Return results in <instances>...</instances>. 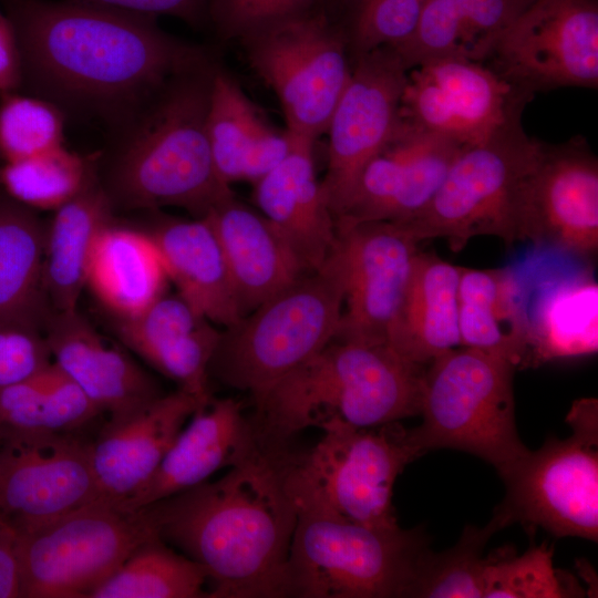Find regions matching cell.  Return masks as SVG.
<instances>
[{
  "label": "cell",
  "mask_w": 598,
  "mask_h": 598,
  "mask_svg": "<svg viewBox=\"0 0 598 598\" xmlns=\"http://www.w3.org/2000/svg\"><path fill=\"white\" fill-rule=\"evenodd\" d=\"M461 267L417 251L386 342L401 357L426 365L461 347L457 287Z\"/></svg>",
  "instance_id": "83f0119b"
},
{
  "label": "cell",
  "mask_w": 598,
  "mask_h": 598,
  "mask_svg": "<svg viewBox=\"0 0 598 598\" xmlns=\"http://www.w3.org/2000/svg\"><path fill=\"white\" fill-rule=\"evenodd\" d=\"M0 430V522L17 535L102 497L76 432Z\"/></svg>",
  "instance_id": "5bb4252c"
},
{
  "label": "cell",
  "mask_w": 598,
  "mask_h": 598,
  "mask_svg": "<svg viewBox=\"0 0 598 598\" xmlns=\"http://www.w3.org/2000/svg\"><path fill=\"white\" fill-rule=\"evenodd\" d=\"M532 99L485 63L437 58L409 69L399 118L470 146L523 113Z\"/></svg>",
  "instance_id": "9a60e30c"
},
{
  "label": "cell",
  "mask_w": 598,
  "mask_h": 598,
  "mask_svg": "<svg viewBox=\"0 0 598 598\" xmlns=\"http://www.w3.org/2000/svg\"><path fill=\"white\" fill-rule=\"evenodd\" d=\"M336 228L346 262V296L334 338L386 342L419 243L394 221Z\"/></svg>",
  "instance_id": "d6986e66"
},
{
  "label": "cell",
  "mask_w": 598,
  "mask_h": 598,
  "mask_svg": "<svg viewBox=\"0 0 598 598\" xmlns=\"http://www.w3.org/2000/svg\"><path fill=\"white\" fill-rule=\"evenodd\" d=\"M324 6V0H209V28L219 41L239 40L270 23Z\"/></svg>",
  "instance_id": "60d3db41"
},
{
  "label": "cell",
  "mask_w": 598,
  "mask_h": 598,
  "mask_svg": "<svg viewBox=\"0 0 598 598\" xmlns=\"http://www.w3.org/2000/svg\"><path fill=\"white\" fill-rule=\"evenodd\" d=\"M198 408L202 405L192 394L178 389L109 416L91 442L101 496L123 503L140 491Z\"/></svg>",
  "instance_id": "ffe728a7"
},
{
  "label": "cell",
  "mask_w": 598,
  "mask_h": 598,
  "mask_svg": "<svg viewBox=\"0 0 598 598\" xmlns=\"http://www.w3.org/2000/svg\"><path fill=\"white\" fill-rule=\"evenodd\" d=\"M207 571L155 536L140 545L87 598L207 597Z\"/></svg>",
  "instance_id": "d590c367"
},
{
  "label": "cell",
  "mask_w": 598,
  "mask_h": 598,
  "mask_svg": "<svg viewBox=\"0 0 598 598\" xmlns=\"http://www.w3.org/2000/svg\"><path fill=\"white\" fill-rule=\"evenodd\" d=\"M220 64L213 49L109 133L97 175L115 212L178 207L203 218L234 196L217 174L207 135L212 85Z\"/></svg>",
  "instance_id": "3957f363"
},
{
  "label": "cell",
  "mask_w": 598,
  "mask_h": 598,
  "mask_svg": "<svg viewBox=\"0 0 598 598\" xmlns=\"http://www.w3.org/2000/svg\"><path fill=\"white\" fill-rule=\"evenodd\" d=\"M553 565V547L530 546L517 556L509 548L488 555L484 570L485 598H560L575 596Z\"/></svg>",
  "instance_id": "ab89813d"
},
{
  "label": "cell",
  "mask_w": 598,
  "mask_h": 598,
  "mask_svg": "<svg viewBox=\"0 0 598 598\" xmlns=\"http://www.w3.org/2000/svg\"><path fill=\"white\" fill-rule=\"evenodd\" d=\"M522 236L578 256L598 248V158L586 138L540 142L522 198Z\"/></svg>",
  "instance_id": "e0dca14e"
},
{
  "label": "cell",
  "mask_w": 598,
  "mask_h": 598,
  "mask_svg": "<svg viewBox=\"0 0 598 598\" xmlns=\"http://www.w3.org/2000/svg\"><path fill=\"white\" fill-rule=\"evenodd\" d=\"M20 597L17 534L0 522V598Z\"/></svg>",
  "instance_id": "f6af8a7d"
},
{
  "label": "cell",
  "mask_w": 598,
  "mask_h": 598,
  "mask_svg": "<svg viewBox=\"0 0 598 598\" xmlns=\"http://www.w3.org/2000/svg\"><path fill=\"white\" fill-rule=\"evenodd\" d=\"M463 147L399 118L388 141L363 167L336 225L414 218L431 202Z\"/></svg>",
  "instance_id": "ac0fdd59"
},
{
  "label": "cell",
  "mask_w": 598,
  "mask_h": 598,
  "mask_svg": "<svg viewBox=\"0 0 598 598\" xmlns=\"http://www.w3.org/2000/svg\"><path fill=\"white\" fill-rule=\"evenodd\" d=\"M239 42L250 68L277 95L287 132L315 143L328 131L352 72L342 25L320 7L262 27Z\"/></svg>",
  "instance_id": "8fae6325"
},
{
  "label": "cell",
  "mask_w": 598,
  "mask_h": 598,
  "mask_svg": "<svg viewBox=\"0 0 598 598\" xmlns=\"http://www.w3.org/2000/svg\"><path fill=\"white\" fill-rule=\"evenodd\" d=\"M101 414L54 362L22 382L0 389L3 430L78 432Z\"/></svg>",
  "instance_id": "e575fe53"
},
{
  "label": "cell",
  "mask_w": 598,
  "mask_h": 598,
  "mask_svg": "<svg viewBox=\"0 0 598 598\" xmlns=\"http://www.w3.org/2000/svg\"><path fill=\"white\" fill-rule=\"evenodd\" d=\"M24 94L109 133L174 74L213 48L164 31L157 18L78 0H6Z\"/></svg>",
  "instance_id": "6da1fadb"
},
{
  "label": "cell",
  "mask_w": 598,
  "mask_h": 598,
  "mask_svg": "<svg viewBox=\"0 0 598 598\" xmlns=\"http://www.w3.org/2000/svg\"><path fill=\"white\" fill-rule=\"evenodd\" d=\"M533 96L558 87L598 86V0H534L485 63Z\"/></svg>",
  "instance_id": "4fadbf2b"
},
{
  "label": "cell",
  "mask_w": 598,
  "mask_h": 598,
  "mask_svg": "<svg viewBox=\"0 0 598 598\" xmlns=\"http://www.w3.org/2000/svg\"><path fill=\"white\" fill-rule=\"evenodd\" d=\"M158 536L145 507L100 497L17 535L21 598H87L144 542Z\"/></svg>",
  "instance_id": "30bf717a"
},
{
  "label": "cell",
  "mask_w": 598,
  "mask_h": 598,
  "mask_svg": "<svg viewBox=\"0 0 598 598\" xmlns=\"http://www.w3.org/2000/svg\"><path fill=\"white\" fill-rule=\"evenodd\" d=\"M52 360L107 416L163 395L154 378L123 349L109 343L78 311H52L44 326Z\"/></svg>",
  "instance_id": "7402d4cb"
},
{
  "label": "cell",
  "mask_w": 598,
  "mask_h": 598,
  "mask_svg": "<svg viewBox=\"0 0 598 598\" xmlns=\"http://www.w3.org/2000/svg\"><path fill=\"white\" fill-rule=\"evenodd\" d=\"M0 442H1V430H0Z\"/></svg>",
  "instance_id": "7dc6e473"
},
{
  "label": "cell",
  "mask_w": 598,
  "mask_h": 598,
  "mask_svg": "<svg viewBox=\"0 0 598 598\" xmlns=\"http://www.w3.org/2000/svg\"><path fill=\"white\" fill-rule=\"evenodd\" d=\"M100 7L113 8L136 14L158 18H177L200 30L209 27V0H78Z\"/></svg>",
  "instance_id": "7bdbcfd3"
},
{
  "label": "cell",
  "mask_w": 598,
  "mask_h": 598,
  "mask_svg": "<svg viewBox=\"0 0 598 598\" xmlns=\"http://www.w3.org/2000/svg\"><path fill=\"white\" fill-rule=\"evenodd\" d=\"M45 231L37 210L0 195V323L45 326L53 311L42 285Z\"/></svg>",
  "instance_id": "d6a6232c"
},
{
  "label": "cell",
  "mask_w": 598,
  "mask_h": 598,
  "mask_svg": "<svg viewBox=\"0 0 598 598\" xmlns=\"http://www.w3.org/2000/svg\"><path fill=\"white\" fill-rule=\"evenodd\" d=\"M287 447L261 448L219 480L145 506L158 537L199 564L210 598H286L298 506Z\"/></svg>",
  "instance_id": "7a4b0ae2"
},
{
  "label": "cell",
  "mask_w": 598,
  "mask_h": 598,
  "mask_svg": "<svg viewBox=\"0 0 598 598\" xmlns=\"http://www.w3.org/2000/svg\"><path fill=\"white\" fill-rule=\"evenodd\" d=\"M168 276L153 240L142 229L107 225L97 236L86 286L113 318L144 311L166 292Z\"/></svg>",
  "instance_id": "f546056e"
},
{
  "label": "cell",
  "mask_w": 598,
  "mask_h": 598,
  "mask_svg": "<svg viewBox=\"0 0 598 598\" xmlns=\"http://www.w3.org/2000/svg\"><path fill=\"white\" fill-rule=\"evenodd\" d=\"M64 114L21 92L0 94V158L28 159L64 145Z\"/></svg>",
  "instance_id": "f35d334b"
},
{
  "label": "cell",
  "mask_w": 598,
  "mask_h": 598,
  "mask_svg": "<svg viewBox=\"0 0 598 598\" xmlns=\"http://www.w3.org/2000/svg\"><path fill=\"white\" fill-rule=\"evenodd\" d=\"M293 138L289 154L254 184V199L303 270L310 272L327 261L338 236L334 217L316 177L313 142Z\"/></svg>",
  "instance_id": "cb8c5ba5"
},
{
  "label": "cell",
  "mask_w": 598,
  "mask_h": 598,
  "mask_svg": "<svg viewBox=\"0 0 598 598\" xmlns=\"http://www.w3.org/2000/svg\"><path fill=\"white\" fill-rule=\"evenodd\" d=\"M207 135L215 168L230 186L255 184L292 150L295 138L279 132L220 64L215 73L207 114Z\"/></svg>",
  "instance_id": "484cf974"
},
{
  "label": "cell",
  "mask_w": 598,
  "mask_h": 598,
  "mask_svg": "<svg viewBox=\"0 0 598 598\" xmlns=\"http://www.w3.org/2000/svg\"><path fill=\"white\" fill-rule=\"evenodd\" d=\"M344 296L346 262L338 241L319 269L220 332L209 377L257 400L334 338Z\"/></svg>",
  "instance_id": "5b68a950"
},
{
  "label": "cell",
  "mask_w": 598,
  "mask_h": 598,
  "mask_svg": "<svg viewBox=\"0 0 598 598\" xmlns=\"http://www.w3.org/2000/svg\"><path fill=\"white\" fill-rule=\"evenodd\" d=\"M205 217L223 248L243 317L306 274L266 217L235 196Z\"/></svg>",
  "instance_id": "4316f807"
},
{
  "label": "cell",
  "mask_w": 598,
  "mask_h": 598,
  "mask_svg": "<svg viewBox=\"0 0 598 598\" xmlns=\"http://www.w3.org/2000/svg\"><path fill=\"white\" fill-rule=\"evenodd\" d=\"M515 368L503 355L467 347L427 363L422 422L410 429L420 452L463 451L493 465L503 478L529 451L516 429Z\"/></svg>",
  "instance_id": "8992f818"
},
{
  "label": "cell",
  "mask_w": 598,
  "mask_h": 598,
  "mask_svg": "<svg viewBox=\"0 0 598 598\" xmlns=\"http://www.w3.org/2000/svg\"><path fill=\"white\" fill-rule=\"evenodd\" d=\"M417 528H375L299 511L286 598H406L426 553Z\"/></svg>",
  "instance_id": "52a82bcc"
},
{
  "label": "cell",
  "mask_w": 598,
  "mask_h": 598,
  "mask_svg": "<svg viewBox=\"0 0 598 598\" xmlns=\"http://www.w3.org/2000/svg\"><path fill=\"white\" fill-rule=\"evenodd\" d=\"M20 86L21 64L16 32L0 8V94L19 92Z\"/></svg>",
  "instance_id": "ee69618b"
},
{
  "label": "cell",
  "mask_w": 598,
  "mask_h": 598,
  "mask_svg": "<svg viewBox=\"0 0 598 598\" xmlns=\"http://www.w3.org/2000/svg\"><path fill=\"white\" fill-rule=\"evenodd\" d=\"M534 0H426L412 35L392 47L408 69L431 59L486 63Z\"/></svg>",
  "instance_id": "f1b7e54d"
},
{
  "label": "cell",
  "mask_w": 598,
  "mask_h": 598,
  "mask_svg": "<svg viewBox=\"0 0 598 598\" xmlns=\"http://www.w3.org/2000/svg\"><path fill=\"white\" fill-rule=\"evenodd\" d=\"M114 332L128 350L192 394L212 400L208 368L220 330L181 295L164 293L141 313L114 318Z\"/></svg>",
  "instance_id": "603a6c76"
},
{
  "label": "cell",
  "mask_w": 598,
  "mask_h": 598,
  "mask_svg": "<svg viewBox=\"0 0 598 598\" xmlns=\"http://www.w3.org/2000/svg\"><path fill=\"white\" fill-rule=\"evenodd\" d=\"M506 515L496 508L484 527L466 526L451 549L424 556L412 598H481L484 594V570L488 556L484 548L489 538L509 525Z\"/></svg>",
  "instance_id": "74e56055"
},
{
  "label": "cell",
  "mask_w": 598,
  "mask_h": 598,
  "mask_svg": "<svg viewBox=\"0 0 598 598\" xmlns=\"http://www.w3.org/2000/svg\"><path fill=\"white\" fill-rule=\"evenodd\" d=\"M260 448L254 421L244 415L241 403L212 398L193 413L144 486L120 504L132 511L143 508L208 481Z\"/></svg>",
  "instance_id": "44dd1931"
},
{
  "label": "cell",
  "mask_w": 598,
  "mask_h": 598,
  "mask_svg": "<svg viewBox=\"0 0 598 598\" xmlns=\"http://www.w3.org/2000/svg\"><path fill=\"white\" fill-rule=\"evenodd\" d=\"M424 371L386 342L333 338L254 401L260 444L285 447L309 427H372L420 415Z\"/></svg>",
  "instance_id": "277c9868"
},
{
  "label": "cell",
  "mask_w": 598,
  "mask_h": 598,
  "mask_svg": "<svg viewBox=\"0 0 598 598\" xmlns=\"http://www.w3.org/2000/svg\"><path fill=\"white\" fill-rule=\"evenodd\" d=\"M597 412L596 399L576 401L567 415L573 434L549 437L503 477L506 494L497 509L511 524L597 542Z\"/></svg>",
  "instance_id": "7c38bea8"
},
{
  "label": "cell",
  "mask_w": 598,
  "mask_h": 598,
  "mask_svg": "<svg viewBox=\"0 0 598 598\" xmlns=\"http://www.w3.org/2000/svg\"><path fill=\"white\" fill-rule=\"evenodd\" d=\"M336 2H337V0H324L326 9H327L330 13L333 12Z\"/></svg>",
  "instance_id": "bcb514c9"
},
{
  "label": "cell",
  "mask_w": 598,
  "mask_h": 598,
  "mask_svg": "<svg viewBox=\"0 0 598 598\" xmlns=\"http://www.w3.org/2000/svg\"><path fill=\"white\" fill-rule=\"evenodd\" d=\"M309 451L285 454V481L299 511L375 528L398 527L394 483L422 455L399 422L372 427L336 425Z\"/></svg>",
  "instance_id": "ba28073f"
},
{
  "label": "cell",
  "mask_w": 598,
  "mask_h": 598,
  "mask_svg": "<svg viewBox=\"0 0 598 598\" xmlns=\"http://www.w3.org/2000/svg\"><path fill=\"white\" fill-rule=\"evenodd\" d=\"M114 213L97 179L55 209L47 223L42 285L54 311L78 308L94 243L114 221Z\"/></svg>",
  "instance_id": "1f68e13d"
},
{
  "label": "cell",
  "mask_w": 598,
  "mask_h": 598,
  "mask_svg": "<svg viewBox=\"0 0 598 598\" xmlns=\"http://www.w3.org/2000/svg\"><path fill=\"white\" fill-rule=\"evenodd\" d=\"M99 153L82 156L64 145L38 156L2 163L4 194L34 210H55L99 179Z\"/></svg>",
  "instance_id": "8d00e7d4"
},
{
  "label": "cell",
  "mask_w": 598,
  "mask_h": 598,
  "mask_svg": "<svg viewBox=\"0 0 598 598\" xmlns=\"http://www.w3.org/2000/svg\"><path fill=\"white\" fill-rule=\"evenodd\" d=\"M598 350V286L581 274L547 289L529 316L523 367L596 353Z\"/></svg>",
  "instance_id": "836d02e7"
},
{
  "label": "cell",
  "mask_w": 598,
  "mask_h": 598,
  "mask_svg": "<svg viewBox=\"0 0 598 598\" xmlns=\"http://www.w3.org/2000/svg\"><path fill=\"white\" fill-rule=\"evenodd\" d=\"M142 230L156 246L177 293L196 311L224 328L243 317L223 248L207 217L154 216Z\"/></svg>",
  "instance_id": "d4e9b609"
},
{
  "label": "cell",
  "mask_w": 598,
  "mask_h": 598,
  "mask_svg": "<svg viewBox=\"0 0 598 598\" xmlns=\"http://www.w3.org/2000/svg\"><path fill=\"white\" fill-rule=\"evenodd\" d=\"M52 362L43 324L33 321L0 323V389L29 379Z\"/></svg>",
  "instance_id": "b9f144b4"
},
{
  "label": "cell",
  "mask_w": 598,
  "mask_h": 598,
  "mask_svg": "<svg viewBox=\"0 0 598 598\" xmlns=\"http://www.w3.org/2000/svg\"><path fill=\"white\" fill-rule=\"evenodd\" d=\"M457 316L461 347L503 355L522 368L529 315L513 270L461 267Z\"/></svg>",
  "instance_id": "4dcf8cb0"
},
{
  "label": "cell",
  "mask_w": 598,
  "mask_h": 598,
  "mask_svg": "<svg viewBox=\"0 0 598 598\" xmlns=\"http://www.w3.org/2000/svg\"><path fill=\"white\" fill-rule=\"evenodd\" d=\"M520 118L515 114L485 141L464 146L427 206L399 223L417 243L442 238L457 252L477 236L523 240L522 198L542 141L525 133Z\"/></svg>",
  "instance_id": "9c48e42d"
},
{
  "label": "cell",
  "mask_w": 598,
  "mask_h": 598,
  "mask_svg": "<svg viewBox=\"0 0 598 598\" xmlns=\"http://www.w3.org/2000/svg\"><path fill=\"white\" fill-rule=\"evenodd\" d=\"M409 69L392 47H380L352 63L350 80L332 113L328 167L322 193L334 217L351 197L358 178L399 120Z\"/></svg>",
  "instance_id": "2e32d148"
}]
</instances>
